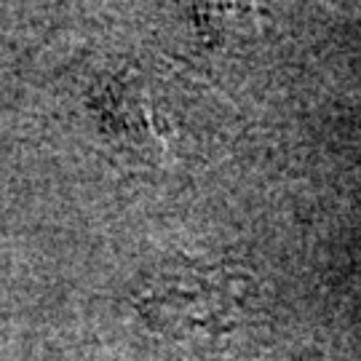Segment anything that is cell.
Wrapping results in <instances>:
<instances>
[{"label":"cell","mask_w":361,"mask_h":361,"mask_svg":"<svg viewBox=\"0 0 361 361\" xmlns=\"http://www.w3.org/2000/svg\"><path fill=\"white\" fill-rule=\"evenodd\" d=\"M102 113L113 116L116 129L123 131V134L129 137L131 147L145 150V145L150 142V126H145L142 99H140L137 78L118 80V83L104 89Z\"/></svg>","instance_id":"1"}]
</instances>
